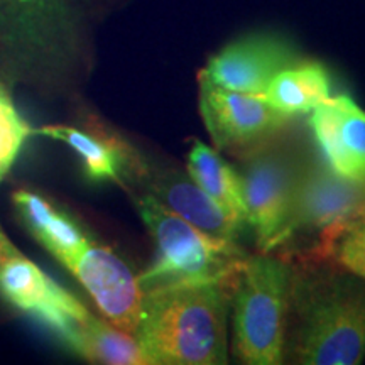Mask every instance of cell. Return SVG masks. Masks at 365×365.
<instances>
[{"label":"cell","mask_w":365,"mask_h":365,"mask_svg":"<svg viewBox=\"0 0 365 365\" xmlns=\"http://www.w3.org/2000/svg\"><path fill=\"white\" fill-rule=\"evenodd\" d=\"M61 341L71 352L93 364L150 365L134 335L93 314L75 323Z\"/></svg>","instance_id":"obj_16"},{"label":"cell","mask_w":365,"mask_h":365,"mask_svg":"<svg viewBox=\"0 0 365 365\" xmlns=\"http://www.w3.org/2000/svg\"><path fill=\"white\" fill-rule=\"evenodd\" d=\"M81 56V26L73 0H0V78L53 86Z\"/></svg>","instance_id":"obj_3"},{"label":"cell","mask_w":365,"mask_h":365,"mask_svg":"<svg viewBox=\"0 0 365 365\" xmlns=\"http://www.w3.org/2000/svg\"><path fill=\"white\" fill-rule=\"evenodd\" d=\"M17 254H21V250H17L16 245L9 240V237L0 230V266Z\"/></svg>","instance_id":"obj_21"},{"label":"cell","mask_w":365,"mask_h":365,"mask_svg":"<svg viewBox=\"0 0 365 365\" xmlns=\"http://www.w3.org/2000/svg\"><path fill=\"white\" fill-rule=\"evenodd\" d=\"M66 269L85 287L108 323L135 336L144 291L139 276L120 255L91 239Z\"/></svg>","instance_id":"obj_9"},{"label":"cell","mask_w":365,"mask_h":365,"mask_svg":"<svg viewBox=\"0 0 365 365\" xmlns=\"http://www.w3.org/2000/svg\"><path fill=\"white\" fill-rule=\"evenodd\" d=\"M33 134L66 144L81 159L85 175L91 181L129 180L132 148L110 135L71 125H46L33 129Z\"/></svg>","instance_id":"obj_15"},{"label":"cell","mask_w":365,"mask_h":365,"mask_svg":"<svg viewBox=\"0 0 365 365\" xmlns=\"http://www.w3.org/2000/svg\"><path fill=\"white\" fill-rule=\"evenodd\" d=\"M186 170L191 180L235 222L247 223L239 171L218 156L217 150L195 140L186 158Z\"/></svg>","instance_id":"obj_18"},{"label":"cell","mask_w":365,"mask_h":365,"mask_svg":"<svg viewBox=\"0 0 365 365\" xmlns=\"http://www.w3.org/2000/svg\"><path fill=\"white\" fill-rule=\"evenodd\" d=\"M235 279L164 282L143 289L135 339L153 365L228 362Z\"/></svg>","instance_id":"obj_2"},{"label":"cell","mask_w":365,"mask_h":365,"mask_svg":"<svg viewBox=\"0 0 365 365\" xmlns=\"http://www.w3.org/2000/svg\"><path fill=\"white\" fill-rule=\"evenodd\" d=\"M129 178H135L149 191L148 195L156 198L176 215L218 239L237 242V237L244 228V225L235 222L225 210L218 207L191 180L188 173L185 175L173 168L150 164L134 149L130 154Z\"/></svg>","instance_id":"obj_12"},{"label":"cell","mask_w":365,"mask_h":365,"mask_svg":"<svg viewBox=\"0 0 365 365\" xmlns=\"http://www.w3.org/2000/svg\"><path fill=\"white\" fill-rule=\"evenodd\" d=\"M301 63L289 41L276 34H249L222 48L200 76L220 88L264 95L274 76Z\"/></svg>","instance_id":"obj_10"},{"label":"cell","mask_w":365,"mask_h":365,"mask_svg":"<svg viewBox=\"0 0 365 365\" xmlns=\"http://www.w3.org/2000/svg\"><path fill=\"white\" fill-rule=\"evenodd\" d=\"M0 294L12 307L56 333L59 340L75 323L91 314L75 296L22 252L0 266Z\"/></svg>","instance_id":"obj_11"},{"label":"cell","mask_w":365,"mask_h":365,"mask_svg":"<svg viewBox=\"0 0 365 365\" xmlns=\"http://www.w3.org/2000/svg\"><path fill=\"white\" fill-rule=\"evenodd\" d=\"M135 205L158 250L156 261L139 277L143 289L164 282L235 279L247 257L237 242L195 227L150 195Z\"/></svg>","instance_id":"obj_5"},{"label":"cell","mask_w":365,"mask_h":365,"mask_svg":"<svg viewBox=\"0 0 365 365\" xmlns=\"http://www.w3.org/2000/svg\"><path fill=\"white\" fill-rule=\"evenodd\" d=\"M365 210V182L340 176L325 163L309 159L291 200L287 215L269 252L291 242H312L293 257L327 259L333 240L359 222Z\"/></svg>","instance_id":"obj_6"},{"label":"cell","mask_w":365,"mask_h":365,"mask_svg":"<svg viewBox=\"0 0 365 365\" xmlns=\"http://www.w3.org/2000/svg\"><path fill=\"white\" fill-rule=\"evenodd\" d=\"M308 161L298 145L274 143V137L245 153L239 170L245 220L254 228L261 252L271 249Z\"/></svg>","instance_id":"obj_7"},{"label":"cell","mask_w":365,"mask_h":365,"mask_svg":"<svg viewBox=\"0 0 365 365\" xmlns=\"http://www.w3.org/2000/svg\"><path fill=\"white\" fill-rule=\"evenodd\" d=\"M262 97L289 117L309 113L331 97L330 75L319 63L301 61L277 73Z\"/></svg>","instance_id":"obj_17"},{"label":"cell","mask_w":365,"mask_h":365,"mask_svg":"<svg viewBox=\"0 0 365 365\" xmlns=\"http://www.w3.org/2000/svg\"><path fill=\"white\" fill-rule=\"evenodd\" d=\"M200 113L217 150H247L277 135L293 117L261 95L220 88L198 76Z\"/></svg>","instance_id":"obj_8"},{"label":"cell","mask_w":365,"mask_h":365,"mask_svg":"<svg viewBox=\"0 0 365 365\" xmlns=\"http://www.w3.org/2000/svg\"><path fill=\"white\" fill-rule=\"evenodd\" d=\"M14 207L29 234L53 255L61 266H68L91 240L86 230L66 210L31 190H17Z\"/></svg>","instance_id":"obj_14"},{"label":"cell","mask_w":365,"mask_h":365,"mask_svg":"<svg viewBox=\"0 0 365 365\" xmlns=\"http://www.w3.org/2000/svg\"><path fill=\"white\" fill-rule=\"evenodd\" d=\"M327 259L365 279V220L346 227L333 240Z\"/></svg>","instance_id":"obj_20"},{"label":"cell","mask_w":365,"mask_h":365,"mask_svg":"<svg viewBox=\"0 0 365 365\" xmlns=\"http://www.w3.org/2000/svg\"><path fill=\"white\" fill-rule=\"evenodd\" d=\"M31 134L33 129L14 105L11 86L0 78V182L11 171Z\"/></svg>","instance_id":"obj_19"},{"label":"cell","mask_w":365,"mask_h":365,"mask_svg":"<svg viewBox=\"0 0 365 365\" xmlns=\"http://www.w3.org/2000/svg\"><path fill=\"white\" fill-rule=\"evenodd\" d=\"M319 150L333 171L365 182V112L349 95L328 97L309 112Z\"/></svg>","instance_id":"obj_13"},{"label":"cell","mask_w":365,"mask_h":365,"mask_svg":"<svg viewBox=\"0 0 365 365\" xmlns=\"http://www.w3.org/2000/svg\"><path fill=\"white\" fill-rule=\"evenodd\" d=\"M291 264L282 255H247L237 272L234 308L235 359L247 365L284 364Z\"/></svg>","instance_id":"obj_4"},{"label":"cell","mask_w":365,"mask_h":365,"mask_svg":"<svg viewBox=\"0 0 365 365\" xmlns=\"http://www.w3.org/2000/svg\"><path fill=\"white\" fill-rule=\"evenodd\" d=\"M360 220H365V210H364V213H362V218H360Z\"/></svg>","instance_id":"obj_22"},{"label":"cell","mask_w":365,"mask_h":365,"mask_svg":"<svg viewBox=\"0 0 365 365\" xmlns=\"http://www.w3.org/2000/svg\"><path fill=\"white\" fill-rule=\"evenodd\" d=\"M287 259V257H284ZM284 362L357 365L365 359V279L330 259H287Z\"/></svg>","instance_id":"obj_1"}]
</instances>
